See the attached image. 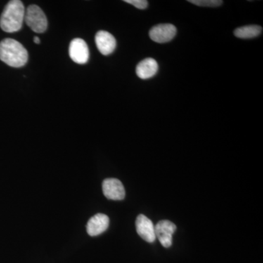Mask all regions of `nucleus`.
<instances>
[{
    "label": "nucleus",
    "instance_id": "obj_1",
    "mask_svg": "<svg viewBox=\"0 0 263 263\" xmlns=\"http://www.w3.org/2000/svg\"><path fill=\"white\" fill-rule=\"evenodd\" d=\"M0 60L12 67H22L28 61V52L22 43L12 38L0 42Z\"/></svg>",
    "mask_w": 263,
    "mask_h": 263
},
{
    "label": "nucleus",
    "instance_id": "obj_2",
    "mask_svg": "<svg viewBox=\"0 0 263 263\" xmlns=\"http://www.w3.org/2000/svg\"><path fill=\"white\" fill-rule=\"evenodd\" d=\"M24 15L23 3L20 0H11L5 6L0 17V27L6 32H18L23 25Z\"/></svg>",
    "mask_w": 263,
    "mask_h": 263
},
{
    "label": "nucleus",
    "instance_id": "obj_3",
    "mask_svg": "<svg viewBox=\"0 0 263 263\" xmlns=\"http://www.w3.org/2000/svg\"><path fill=\"white\" fill-rule=\"evenodd\" d=\"M24 21L34 32L43 33L47 29V18L43 10L37 5H29L25 10Z\"/></svg>",
    "mask_w": 263,
    "mask_h": 263
},
{
    "label": "nucleus",
    "instance_id": "obj_4",
    "mask_svg": "<svg viewBox=\"0 0 263 263\" xmlns=\"http://www.w3.org/2000/svg\"><path fill=\"white\" fill-rule=\"evenodd\" d=\"M69 55L72 61L79 65H84L89 61V50L84 40L76 38L71 41Z\"/></svg>",
    "mask_w": 263,
    "mask_h": 263
},
{
    "label": "nucleus",
    "instance_id": "obj_5",
    "mask_svg": "<svg viewBox=\"0 0 263 263\" xmlns=\"http://www.w3.org/2000/svg\"><path fill=\"white\" fill-rule=\"evenodd\" d=\"M176 230L174 223L169 220H161L155 226L156 238H158L161 245L169 248L173 243V235Z\"/></svg>",
    "mask_w": 263,
    "mask_h": 263
},
{
    "label": "nucleus",
    "instance_id": "obj_6",
    "mask_svg": "<svg viewBox=\"0 0 263 263\" xmlns=\"http://www.w3.org/2000/svg\"><path fill=\"white\" fill-rule=\"evenodd\" d=\"M176 27L171 24H162L152 27L149 36L152 41L156 43H164L170 42L176 36Z\"/></svg>",
    "mask_w": 263,
    "mask_h": 263
},
{
    "label": "nucleus",
    "instance_id": "obj_7",
    "mask_svg": "<svg viewBox=\"0 0 263 263\" xmlns=\"http://www.w3.org/2000/svg\"><path fill=\"white\" fill-rule=\"evenodd\" d=\"M103 192L109 200H122L125 197V190L122 181L117 179H106L103 182Z\"/></svg>",
    "mask_w": 263,
    "mask_h": 263
},
{
    "label": "nucleus",
    "instance_id": "obj_8",
    "mask_svg": "<svg viewBox=\"0 0 263 263\" xmlns=\"http://www.w3.org/2000/svg\"><path fill=\"white\" fill-rule=\"evenodd\" d=\"M138 234L148 243H153L156 240L155 226L151 219L143 214H140L136 221Z\"/></svg>",
    "mask_w": 263,
    "mask_h": 263
},
{
    "label": "nucleus",
    "instance_id": "obj_9",
    "mask_svg": "<svg viewBox=\"0 0 263 263\" xmlns=\"http://www.w3.org/2000/svg\"><path fill=\"white\" fill-rule=\"evenodd\" d=\"M95 43L99 51L105 56L113 53L117 46L115 37L106 31H99L95 36Z\"/></svg>",
    "mask_w": 263,
    "mask_h": 263
},
{
    "label": "nucleus",
    "instance_id": "obj_10",
    "mask_svg": "<svg viewBox=\"0 0 263 263\" xmlns=\"http://www.w3.org/2000/svg\"><path fill=\"white\" fill-rule=\"evenodd\" d=\"M109 217L104 214H95L94 216L89 219L86 226L87 233L90 236H97L102 234L108 228Z\"/></svg>",
    "mask_w": 263,
    "mask_h": 263
},
{
    "label": "nucleus",
    "instance_id": "obj_11",
    "mask_svg": "<svg viewBox=\"0 0 263 263\" xmlns=\"http://www.w3.org/2000/svg\"><path fill=\"white\" fill-rule=\"evenodd\" d=\"M158 68V64L155 60L146 58L137 65L136 74L140 79H149L157 74Z\"/></svg>",
    "mask_w": 263,
    "mask_h": 263
},
{
    "label": "nucleus",
    "instance_id": "obj_12",
    "mask_svg": "<svg viewBox=\"0 0 263 263\" xmlns=\"http://www.w3.org/2000/svg\"><path fill=\"white\" fill-rule=\"evenodd\" d=\"M262 28L258 25L245 26V27L237 28L234 31L235 37L240 39H251L258 37L262 33Z\"/></svg>",
    "mask_w": 263,
    "mask_h": 263
},
{
    "label": "nucleus",
    "instance_id": "obj_13",
    "mask_svg": "<svg viewBox=\"0 0 263 263\" xmlns=\"http://www.w3.org/2000/svg\"><path fill=\"white\" fill-rule=\"evenodd\" d=\"M189 3L200 7H218L222 4L219 0H189Z\"/></svg>",
    "mask_w": 263,
    "mask_h": 263
},
{
    "label": "nucleus",
    "instance_id": "obj_14",
    "mask_svg": "<svg viewBox=\"0 0 263 263\" xmlns=\"http://www.w3.org/2000/svg\"><path fill=\"white\" fill-rule=\"evenodd\" d=\"M128 4L133 5L138 9L144 10L148 7V3L146 0H124Z\"/></svg>",
    "mask_w": 263,
    "mask_h": 263
},
{
    "label": "nucleus",
    "instance_id": "obj_15",
    "mask_svg": "<svg viewBox=\"0 0 263 263\" xmlns=\"http://www.w3.org/2000/svg\"><path fill=\"white\" fill-rule=\"evenodd\" d=\"M34 42L36 44H40L41 41H40L39 37H34Z\"/></svg>",
    "mask_w": 263,
    "mask_h": 263
}]
</instances>
